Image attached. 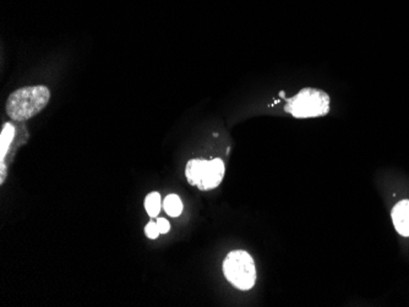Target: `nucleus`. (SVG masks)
<instances>
[{"label": "nucleus", "mask_w": 409, "mask_h": 307, "mask_svg": "<svg viewBox=\"0 0 409 307\" xmlns=\"http://www.w3.org/2000/svg\"><path fill=\"white\" fill-rule=\"evenodd\" d=\"M161 208H162V202H161V195L159 192H151L146 196L145 209L150 217H157L161 212Z\"/></svg>", "instance_id": "6e6552de"}, {"label": "nucleus", "mask_w": 409, "mask_h": 307, "mask_svg": "<svg viewBox=\"0 0 409 307\" xmlns=\"http://www.w3.org/2000/svg\"><path fill=\"white\" fill-rule=\"evenodd\" d=\"M223 273L228 282L239 290H250L256 282L254 260L243 250L228 253L223 262Z\"/></svg>", "instance_id": "7ed1b4c3"}, {"label": "nucleus", "mask_w": 409, "mask_h": 307, "mask_svg": "<svg viewBox=\"0 0 409 307\" xmlns=\"http://www.w3.org/2000/svg\"><path fill=\"white\" fill-rule=\"evenodd\" d=\"M145 233L146 235H147V238H150V239H157L159 234H161L159 226H157V223H155V221H150V223L146 226Z\"/></svg>", "instance_id": "1a4fd4ad"}, {"label": "nucleus", "mask_w": 409, "mask_h": 307, "mask_svg": "<svg viewBox=\"0 0 409 307\" xmlns=\"http://www.w3.org/2000/svg\"><path fill=\"white\" fill-rule=\"evenodd\" d=\"M391 217L397 233L402 236H409V199H403L396 204Z\"/></svg>", "instance_id": "39448f33"}, {"label": "nucleus", "mask_w": 409, "mask_h": 307, "mask_svg": "<svg viewBox=\"0 0 409 307\" xmlns=\"http://www.w3.org/2000/svg\"><path fill=\"white\" fill-rule=\"evenodd\" d=\"M5 179V166L4 162L1 161V183H4Z\"/></svg>", "instance_id": "9b49d317"}, {"label": "nucleus", "mask_w": 409, "mask_h": 307, "mask_svg": "<svg viewBox=\"0 0 409 307\" xmlns=\"http://www.w3.org/2000/svg\"><path fill=\"white\" fill-rule=\"evenodd\" d=\"M166 213L171 217H179L183 212L182 199L177 195H168L163 201Z\"/></svg>", "instance_id": "0eeeda50"}, {"label": "nucleus", "mask_w": 409, "mask_h": 307, "mask_svg": "<svg viewBox=\"0 0 409 307\" xmlns=\"http://www.w3.org/2000/svg\"><path fill=\"white\" fill-rule=\"evenodd\" d=\"M157 226H159V233L161 234H167L169 231H171V224H169V221L167 219H164V218H159L157 221Z\"/></svg>", "instance_id": "9d476101"}, {"label": "nucleus", "mask_w": 409, "mask_h": 307, "mask_svg": "<svg viewBox=\"0 0 409 307\" xmlns=\"http://www.w3.org/2000/svg\"><path fill=\"white\" fill-rule=\"evenodd\" d=\"M226 168L222 159L212 161L191 159L185 168V176L190 185L199 187L200 190H212L222 183Z\"/></svg>", "instance_id": "20e7f679"}, {"label": "nucleus", "mask_w": 409, "mask_h": 307, "mask_svg": "<svg viewBox=\"0 0 409 307\" xmlns=\"http://www.w3.org/2000/svg\"><path fill=\"white\" fill-rule=\"evenodd\" d=\"M50 100L46 86H28L14 91L6 100V114L14 122H26L41 113Z\"/></svg>", "instance_id": "f257e3e1"}, {"label": "nucleus", "mask_w": 409, "mask_h": 307, "mask_svg": "<svg viewBox=\"0 0 409 307\" xmlns=\"http://www.w3.org/2000/svg\"><path fill=\"white\" fill-rule=\"evenodd\" d=\"M330 95L318 88H303L287 100L284 110L296 119L323 117L330 112Z\"/></svg>", "instance_id": "f03ea898"}, {"label": "nucleus", "mask_w": 409, "mask_h": 307, "mask_svg": "<svg viewBox=\"0 0 409 307\" xmlns=\"http://www.w3.org/2000/svg\"><path fill=\"white\" fill-rule=\"evenodd\" d=\"M15 127L11 122H6L3 130H1V135H0V157L1 161H4L5 156L9 151L10 145L14 140Z\"/></svg>", "instance_id": "423d86ee"}]
</instances>
